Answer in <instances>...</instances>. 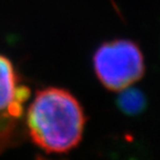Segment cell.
I'll use <instances>...</instances> for the list:
<instances>
[{
  "label": "cell",
  "mask_w": 160,
  "mask_h": 160,
  "mask_svg": "<svg viewBox=\"0 0 160 160\" xmlns=\"http://www.w3.org/2000/svg\"><path fill=\"white\" fill-rule=\"evenodd\" d=\"M35 160H52V159H49V158H46V157H43V156H41V155H38L37 157H36Z\"/></svg>",
  "instance_id": "6"
},
{
  "label": "cell",
  "mask_w": 160,
  "mask_h": 160,
  "mask_svg": "<svg viewBox=\"0 0 160 160\" xmlns=\"http://www.w3.org/2000/svg\"><path fill=\"white\" fill-rule=\"evenodd\" d=\"M25 102L26 100H16L0 111V153L18 147L27 137Z\"/></svg>",
  "instance_id": "3"
},
{
  "label": "cell",
  "mask_w": 160,
  "mask_h": 160,
  "mask_svg": "<svg viewBox=\"0 0 160 160\" xmlns=\"http://www.w3.org/2000/svg\"><path fill=\"white\" fill-rule=\"evenodd\" d=\"M93 68L107 89H127L145 72L141 50L130 40L118 39L101 45L93 56Z\"/></svg>",
  "instance_id": "2"
},
{
  "label": "cell",
  "mask_w": 160,
  "mask_h": 160,
  "mask_svg": "<svg viewBox=\"0 0 160 160\" xmlns=\"http://www.w3.org/2000/svg\"><path fill=\"white\" fill-rule=\"evenodd\" d=\"M133 91L131 92H123L122 97H121V106L123 107V109L130 111V112H135L137 110H139L142 106V99H141V96L139 93L136 92L135 99H132Z\"/></svg>",
  "instance_id": "5"
},
{
  "label": "cell",
  "mask_w": 160,
  "mask_h": 160,
  "mask_svg": "<svg viewBox=\"0 0 160 160\" xmlns=\"http://www.w3.org/2000/svg\"><path fill=\"white\" fill-rule=\"evenodd\" d=\"M29 98V88L19 83L12 62L5 56L0 55V111L10 106L16 100Z\"/></svg>",
  "instance_id": "4"
},
{
  "label": "cell",
  "mask_w": 160,
  "mask_h": 160,
  "mask_svg": "<svg viewBox=\"0 0 160 160\" xmlns=\"http://www.w3.org/2000/svg\"><path fill=\"white\" fill-rule=\"evenodd\" d=\"M27 136L46 152L62 153L82 138L86 117L77 98L68 90H38L25 115Z\"/></svg>",
  "instance_id": "1"
}]
</instances>
